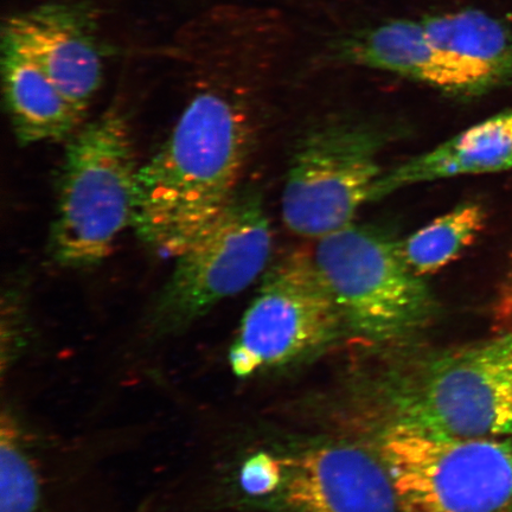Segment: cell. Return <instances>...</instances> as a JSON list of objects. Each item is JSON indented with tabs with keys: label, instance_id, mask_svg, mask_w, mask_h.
I'll use <instances>...</instances> for the list:
<instances>
[{
	"label": "cell",
	"instance_id": "obj_6",
	"mask_svg": "<svg viewBox=\"0 0 512 512\" xmlns=\"http://www.w3.org/2000/svg\"><path fill=\"white\" fill-rule=\"evenodd\" d=\"M272 251V229L255 190L236 192L213 226L176 256L174 271L153 306V336L188 329L265 272Z\"/></svg>",
	"mask_w": 512,
	"mask_h": 512
},
{
	"label": "cell",
	"instance_id": "obj_10",
	"mask_svg": "<svg viewBox=\"0 0 512 512\" xmlns=\"http://www.w3.org/2000/svg\"><path fill=\"white\" fill-rule=\"evenodd\" d=\"M3 40L35 61L85 115L102 80L100 49L85 12L62 4L21 12L6 22Z\"/></svg>",
	"mask_w": 512,
	"mask_h": 512
},
{
	"label": "cell",
	"instance_id": "obj_15",
	"mask_svg": "<svg viewBox=\"0 0 512 512\" xmlns=\"http://www.w3.org/2000/svg\"><path fill=\"white\" fill-rule=\"evenodd\" d=\"M484 223L485 210L480 204H460L400 241L401 253L408 266L425 278L443 270L470 247Z\"/></svg>",
	"mask_w": 512,
	"mask_h": 512
},
{
	"label": "cell",
	"instance_id": "obj_9",
	"mask_svg": "<svg viewBox=\"0 0 512 512\" xmlns=\"http://www.w3.org/2000/svg\"><path fill=\"white\" fill-rule=\"evenodd\" d=\"M283 460L280 512H399L386 465L360 447H317Z\"/></svg>",
	"mask_w": 512,
	"mask_h": 512
},
{
	"label": "cell",
	"instance_id": "obj_12",
	"mask_svg": "<svg viewBox=\"0 0 512 512\" xmlns=\"http://www.w3.org/2000/svg\"><path fill=\"white\" fill-rule=\"evenodd\" d=\"M512 169V110L466 128L457 136L383 172L370 201L415 184L459 176L495 174Z\"/></svg>",
	"mask_w": 512,
	"mask_h": 512
},
{
	"label": "cell",
	"instance_id": "obj_3",
	"mask_svg": "<svg viewBox=\"0 0 512 512\" xmlns=\"http://www.w3.org/2000/svg\"><path fill=\"white\" fill-rule=\"evenodd\" d=\"M313 261L345 332L364 341L399 342L427 328L437 302L408 266L400 242L351 226L317 240Z\"/></svg>",
	"mask_w": 512,
	"mask_h": 512
},
{
	"label": "cell",
	"instance_id": "obj_14",
	"mask_svg": "<svg viewBox=\"0 0 512 512\" xmlns=\"http://www.w3.org/2000/svg\"><path fill=\"white\" fill-rule=\"evenodd\" d=\"M435 47L476 76L485 92L512 83V25L477 9L420 21Z\"/></svg>",
	"mask_w": 512,
	"mask_h": 512
},
{
	"label": "cell",
	"instance_id": "obj_7",
	"mask_svg": "<svg viewBox=\"0 0 512 512\" xmlns=\"http://www.w3.org/2000/svg\"><path fill=\"white\" fill-rule=\"evenodd\" d=\"M384 144L377 128L363 124H325L307 133L294 152L281 197L288 230L319 240L351 226L383 175Z\"/></svg>",
	"mask_w": 512,
	"mask_h": 512
},
{
	"label": "cell",
	"instance_id": "obj_8",
	"mask_svg": "<svg viewBox=\"0 0 512 512\" xmlns=\"http://www.w3.org/2000/svg\"><path fill=\"white\" fill-rule=\"evenodd\" d=\"M345 332L312 253L296 251L267 272L229 352L238 377L285 366Z\"/></svg>",
	"mask_w": 512,
	"mask_h": 512
},
{
	"label": "cell",
	"instance_id": "obj_11",
	"mask_svg": "<svg viewBox=\"0 0 512 512\" xmlns=\"http://www.w3.org/2000/svg\"><path fill=\"white\" fill-rule=\"evenodd\" d=\"M341 50L343 59L357 66L405 76L446 93H486L469 69L434 46L420 21L384 22L352 35Z\"/></svg>",
	"mask_w": 512,
	"mask_h": 512
},
{
	"label": "cell",
	"instance_id": "obj_16",
	"mask_svg": "<svg viewBox=\"0 0 512 512\" xmlns=\"http://www.w3.org/2000/svg\"><path fill=\"white\" fill-rule=\"evenodd\" d=\"M43 480L29 435L14 414L0 422V512H41Z\"/></svg>",
	"mask_w": 512,
	"mask_h": 512
},
{
	"label": "cell",
	"instance_id": "obj_18",
	"mask_svg": "<svg viewBox=\"0 0 512 512\" xmlns=\"http://www.w3.org/2000/svg\"><path fill=\"white\" fill-rule=\"evenodd\" d=\"M495 313L499 322H509L512 319V255L507 275L498 293Z\"/></svg>",
	"mask_w": 512,
	"mask_h": 512
},
{
	"label": "cell",
	"instance_id": "obj_1",
	"mask_svg": "<svg viewBox=\"0 0 512 512\" xmlns=\"http://www.w3.org/2000/svg\"><path fill=\"white\" fill-rule=\"evenodd\" d=\"M251 143L232 95L206 88L188 102L168 139L138 172L133 228L176 258L219 220L238 192Z\"/></svg>",
	"mask_w": 512,
	"mask_h": 512
},
{
	"label": "cell",
	"instance_id": "obj_17",
	"mask_svg": "<svg viewBox=\"0 0 512 512\" xmlns=\"http://www.w3.org/2000/svg\"><path fill=\"white\" fill-rule=\"evenodd\" d=\"M284 477V460L267 452H259L241 466L239 485L248 496L265 497L280 490Z\"/></svg>",
	"mask_w": 512,
	"mask_h": 512
},
{
	"label": "cell",
	"instance_id": "obj_13",
	"mask_svg": "<svg viewBox=\"0 0 512 512\" xmlns=\"http://www.w3.org/2000/svg\"><path fill=\"white\" fill-rule=\"evenodd\" d=\"M3 82L6 105L19 143L59 142L78 130L83 115L35 61L4 40Z\"/></svg>",
	"mask_w": 512,
	"mask_h": 512
},
{
	"label": "cell",
	"instance_id": "obj_5",
	"mask_svg": "<svg viewBox=\"0 0 512 512\" xmlns=\"http://www.w3.org/2000/svg\"><path fill=\"white\" fill-rule=\"evenodd\" d=\"M394 389L400 422L464 438H512V331L428 358Z\"/></svg>",
	"mask_w": 512,
	"mask_h": 512
},
{
	"label": "cell",
	"instance_id": "obj_2",
	"mask_svg": "<svg viewBox=\"0 0 512 512\" xmlns=\"http://www.w3.org/2000/svg\"><path fill=\"white\" fill-rule=\"evenodd\" d=\"M139 168L130 128L118 111L69 138L61 169L51 251L64 267L99 264L133 227Z\"/></svg>",
	"mask_w": 512,
	"mask_h": 512
},
{
	"label": "cell",
	"instance_id": "obj_4",
	"mask_svg": "<svg viewBox=\"0 0 512 512\" xmlns=\"http://www.w3.org/2000/svg\"><path fill=\"white\" fill-rule=\"evenodd\" d=\"M399 512H512V438H464L395 422L380 439Z\"/></svg>",
	"mask_w": 512,
	"mask_h": 512
}]
</instances>
